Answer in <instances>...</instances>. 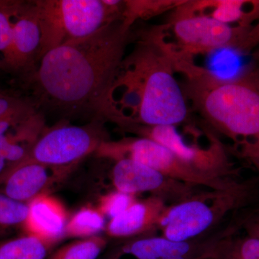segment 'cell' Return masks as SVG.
Here are the masks:
<instances>
[{"label": "cell", "mask_w": 259, "mask_h": 259, "mask_svg": "<svg viewBox=\"0 0 259 259\" xmlns=\"http://www.w3.org/2000/svg\"><path fill=\"white\" fill-rule=\"evenodd\" d=\"M255 181H241L228 190L202 191L191 198L168 206L158 223L163 238L190 241L222 226L228 214L248 207L255 194Z\"/></svg>", "instance_id": "cell-4"}, {"label": "cell", "mask_w": 259, "mask_h": 259, "mask_svg": "<svg viewBox=\"0 0 259 259\" xmlns=\"http://www.w3.org/2000/svg\"><path fill=\"white\" fill-rule=\"evenodd\" d=\"M176 73L192 110L202 125L231 142L230 155L244 161L259 177V65L231 79H221L194 63V58L173 54Z\"/></svg>", "instance_id": "cell-3"}, {"label": "cell", "mask_w": 259, "mask_h": 259, "mask_svg": "<svg viewBox=\"0 0 259 259\" xmlns=\"http://www.w3.org/2000/svg\"><path fill=\"white\" fill-rule=\"evenodd\" d=\"M133 40L132 28L118 20L49 51L23 79L29 97L39 111L56 112L64 120L106 122L110 91Z\"/></svg>", "instance_id": "cell-1"}, {"label": "cell", "mask_w": 259, "mask_h": 259, "mask_svg": "<svg viewBox=\"0 0 259 259\" xmlns=\"http://www.w3.org/2000/svg\"><path fill=\"white\" fill-rule=\"evenodd\" d=\"M136 201L134 195L115 190L102 197L98 209L105 217L112 220L125 212Z\"/></svg>", "instance_id": "cell-25"}, {"label": "cell", "mask_w": 259, "mask_h": 259, "mask_svg": "<svg viewBox=\"0 0 259 259\" xmlns=\"http://www.w3.org/2000/svg\"><path fill=\"white\" fill-rule=\"evenodd\" d=\"M259 45V20L254 25L250 28L248 35L245 37V41L240 49L239 52L248 53L253 52L255 48Z\"/></svg>", "instance_id": "cell-27"}, {"label": "cell", "mask_w": 259, "mask_h": 259, "mask_svg": "<svg viewBox=\"0 0 259 259\" xmlns=\"http://www.w3.org/2000/svg\"><path fill=\"white\" fill-rule=\"evenodd\" d=\"M12 171L13 168L0 151V186L3 185V182Z\"/></svg>", "instance_id": "cell-29"}, {"label": "cell", "mask_w": 259, "mask_h": 259, "mask_svg": "<svg viewBox=\"0 0 259 259\" xmlns=\"http://www.w3.org/2000/svg\"><path fill=\"white\" fill-rule=\"evenodd\" d=\"M18 0H0V71L8 72L12 41L13 14Z\"/></svg>", "instance_id": "cell-23"}, {"label": "cell", "mask_w": 259, "mask_h": 259, "mask_svg": "<svg viewBox=\"0 0 259 259\" xmlns=\"http://www.w3.org/2000/svg\"><path fill=\"white\" fill-rule=\"evenodd\" d=\"M208 136L207 147L189 144L179 134L176 126L131 125L121 130L161 144L180 159L204 174L221 179H237L238 170L229 158L225 144L212 131L202 125Z\"/></svg>", "instance_id": "cell-8"}, {"label": "cell", "mask_w": 259, "mask_h": 259, "mask_svg": "<svg viewBox=\"0 0 259 259\" xmlns=\"http://www.w3.org/2000/svg\"><path fill=\"white\" fill-rule=\"evenodd\" d=\"M105 121L95 119L83 125H74L68 120L42 131L28 159L61 168L75 165L109 141Z\"/></svg>", "instance_id": "cell-7"}, {"label": "cell", "mask_w": 259, "mask_h": 259, "mask_svg": "<svg viewBox=\"0 0 259 259\" xmlns=\"http://www.w3.org/2000/svg\"><path fill=\"white\" fill-rule=\"evenodd\" d=\"M13 21L8 72L23 79L36 67L41 45V30L34 1H18Z\"/></svg>", "instance_id": "cell-12"}, {"label": "cell", "mask_w": 259, "mask_h": 259, "mask_svg": "<svg viewBox=\"0 0 259 259\" xmlns=\"http://www.w3.org/2000/svg\"><path fill=\"white\" fill-rule=\"evenodd\" d=\"M218 233H209L190 241H171L163 236H143L124 241L100 259H167L188 255H204L219 239Z\"/></svg>", "instance_id": "cell-11"}, {"label": "cell", "mask_w": 259, "mask_h": 259, "mask_svg": "<svg viewBox=\"0 0 259 259\" xmlns=\"http://www.w3.org/2000/svg\"><path fill=\"white\" fill-rule=\"evenodd\" d=\"M106 228L105 216L98 208L87 206L81 207L68 220L64 238H85L97 236Z\"/></svg>", "instance_id": "cell-20"}, {"label": "cell", "mask_w": 259, "mask_h": 259, "mask_svg": "<svg viewBox=\"0 0 259 259\" xmlns=\"http://www.w3.org/2000/svg\"><path fill=\"white\" fill-rule=\"evenodd\" d=\"M111 174L116 191L131 195L148 192L169 205L184 202L198 192L197 187L129 158L116 160Z\"/></svg>", "instance_id": "cell-10"}, {"label": "cell", "mask_w": 259, "mask_h": 259, "mask_svg": "<svg viewBox=\"0 0 259 259\" xmlns=\"http://www.w3.org/2000/svg\"><path fill=\"white\" fill-rule=\"evenodd\" d=\"M238 230L229 223V228L213 248L215 259H259V239L245 233L237 235Z\"/></svg>", "instance_id": "cell-17"}, {"label": "cell", "mask_w": 259, "mask_h": 259, "mask_svg": "<svg viewBox=\"0 0 259 259\" xmlns=\"http://www.w3.org/2000/svg\"><path fill=\"white\" fill-rule=\"evenodd\" d=\"M202 259H215L214 258V255H213L212 252L210 253V254L206 255L205 257L202 258Z\"/></svg>", "instance_id": "cell-31"}, {"label": "cell", "mask_w": 259, "mask_h": 259, "mask_svg": "<svg viewBox=\"0 0 259 259\" xmlns=\"http://www.w3.org/2000/svg\"><path fill=\"white\" fill-rule=\"evenodd\" d=\"M28 214L23 228L26 234L57 244L64 238L68 214L60 201L47 194L28 202Z\"/></svg>", "instance_id": "cell-16"}, {"label": "cell", "mask_w": 259, "mask_h": 259, "mask_svg": "<svg viewBox=\"0 0 259 259\" xmlns=\"http://www.w3.org/2000/svg\"><path fill=\"white\" fill-rule=\"evenodd\" d=\"M134 50L124 58L110 91L107 121L120 130L187 122L190 109L175 76L163 25L134 32Z\"/></svg>", "instance_id": "cell-2"}, {"label": "cell", "mask_w": 259, "mask_h": 259, "mask_svg": "<svg viewBox=\"0 0 259 259\" xmlns=\"http://www.w3.org/2000/svg\"><path fill=\"white\" fill-rule=\"evenodd\" d=\"M55 243L32 235L0 242V259H46Z\"/></svg>", "instance_id": "cell-18"}, {"label": "cell", "mask_w": 259, "mask_h": 259, "mask_svg": "<svg viewBox=\"0 0 259 259\" xmlns=\"http://www.w3.org/2000/svg\"><path fill=\"white\" fill-rule=\"evenodd\" d=\"M28 119L29 118L26 119V120L11 119V120H0V137L5 136V134H8V133H9L10 131H12V130L14 129L15 127H17V126L23 123V122L28 120Z\"/></svg>", "instance_id": "cell-28"}, {"label": "cell", "mask_w": 259, "mask_h": 259, "mask_svg": "<svg viewBox=\"0 0 259 259\" xmlns=\"http://www.w3.org/2000/svg\"><path fill=\"white\" fill-rule=\"evenodd\" d=\"M102 158L116 160L129 158L161 172L163 175L195 187L207 190H228L238 185V179H221L199 171L180 159L175 153L146 138H124L106 141L96 152Z\"/></svg>", "instance_id": "cell-6"}, {"label": "cell", "mask_w": 259, "mask_h": 259, "mask_svg": "<svg viewBox=\"0 0 259 259\" xmlns=\"http://www.w3.org/2000/svg\"><path fill=\"white\" fill-rule=\"evenodd\" d=\"M28 204L18 202L0 190V242L18 228H23L28 214Z\"/></svg>", "instance_id": "cell-22"}, {"label": "cell", "mask_w": 259, "mask_h": 259, "mask_svg": "<svg viewBox=\"0 0 259 259\" xmlns=\"http://www.w3.org/2000/svg\"><path fill=\"white\" fill-rule=\"evenodd\" d=\"M167 207L166 202L152 196L136 200L125 212L110 220L105 228L107 236L125 241L153 236Z\"/></svg>", "instance_id": "cell-15"}, {"label": "cell", "mask_w": 259, "mask_h": 259, "mask_svg": "<svg viewBox=\"0 0 259 259\" xmlns=\"http://www.w3.org/2000/svg\"><path fill=\"white\" fill-rule=\"evenodd\" d=\"M185 0H124L122 21L132 28L136 21L169 13Z\"/></svg>", "instance_id": "cell-19"}, {"label": "cell", "mask_w": 259, "mask_h": 259, "mask_svg": "<svg viewBox=\"0 0 259 259\" xmlns=\"http://www.w3.org/2000/svg\"><path fill=\"white\" fill-rule=\"evenodd\" d=\"M205 17L232 25L249 28L259 20V0H185L167 18Z\"/></svg>", "instance_id": "cell-14"}, {"label": "cell", "mask_w": 259, "mask_h": 259, "mask_svg": "<svg viewBox=\"0 0 259 259\" xmlns=\"http://www.w3.org/2000/svg\"><path fill=\"white\" fill-rule=\"evenodd\" d=\"M163 25L167 36L175 38H166L172 47L193 58L222 49L239 51L252 27L232 26L201 16L166 18Z\"/></svg>", "instance_id": "cell-9"}, {"label": "cell", "mask_w": 259, "mask_h": 259, "mask_svg": "<svg viewBox=\"0 0 259 259\" xmlns=\"http://www.w3.org/2000/svg\"><path fill=\"white\" fill-rule=\"evenodd\" d=\"M41 30L39 61L55 48L122 20L124 0H35Z\"/></svg>", "instance_id": "cell-5"}, {"label": "cell", "mask_w": 259, "mask_h": 259, "mask_svg": "<svg viewBox=\"0 0 259 259\" xmlns=\"http://www.w3.org/2000/svg\"><path fill=\"white\" fill-rule=\"evenodd\" d=\"M243 211L236 219L233 220V224L238 230H243L245 233L259 239V204Z\"/></svg>", "instance_id": "cell-26"}, {"label": "cell", "mask_w": 259, "mask_h": 259, "mask_svg": "<svg viewBox=\"0 0 259 259\" xmlns=\"http://www.w3.org/2000/svg\"><path fill=\"white\" fill-rule=\"evenodd\" d=\"M38 112L29 96L0 93V120H26Z\"/></svg>", "instance_id": "cell-24"}, {"label": "cell", "mask_w": 259, "mask_h": 259, "mask_svg": "<svg viewBox=\"0 0 259 259\" xmlns=\"http://www.w3.org/2000/svg\"><path fill=\"white\" fill-rule=\"evenodd\" d=\"M251 56L253 57V60L255 61V62L258 63L259 65V48L256 50H254L253 52H251Z\"/></svg>", "instance_id": "cell-30"}, {"label": "cell", "mask_w": 259, "mask_h": 259, "mask_svg": "<svg viewBox=\"0 0 259 259\" xmlns=\"http://www.w3.org/2000/svg\"><path fill=\"white\" fill-rule=\"evenodd\" d=\"M72 168L49 166L27 159L8 175L0 186V190L10 198L28 203L35 197L47 194Z\"/></svg>", "instance_id": "cell-13"}, {"label": "cell", "mask_w": 259, "mask_h": 259, "mask_svg": "<svg viewBox=\"0 0 259 259\" xmlns=\"http://www.w3.org/2000/svg\"><path fill=\"white\" fill-rule=\"evenodd\" d=\"M108 241L101 236L80 238L58 248L46 259H97Z\"/></svg>", "instance_id": "cell-21"}]
</instances>
